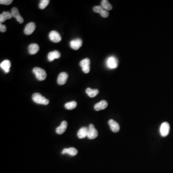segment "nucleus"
I'll list each match as a JSON object with an SVG mask.
<instances>
[{
	"instance_id": "obj_15",
	"label": "nucleus",
	"mask_w": 173,
	"mask_h": 173,
	"mask_svg": "<svg viewBox=\"0 0 173 173\" xmlns=\"http://www.w3.org/2000/svg\"><path fill=\"white\" fill-rule=\"evenodd\" d=\"M67 127V123L65 121H63L61 123L60 125L56 128V132L59 135L63 134Z\"/></svg>"
},
{
	"instance_id": "obj_26",
	"label": "nucleus",
	"mask_w": 173,
	"mask_h": 173,
	"mask_svg": "<svg viewBox=\"0 0 173 173\" xmlns=\"http://www.w3.org/2000/svg\"><path fill=\"white\" fill-rule=\"evenodd\" d=\"M13 2V0H1L0 1V3L1 5H10Z\"/></svg>"
},
{
	"instance_id": "obj_10",
	"label": "nucleus",
	"mask_w": 173,
	"mask_h": 173,
	"mask_svg": "<svg viewBox=\"0 0 173 173\" xmlns=\"http://www.w3.org/2000/svg\"><path fill=\"white\" fill-rule=\"evenodd\" d=\"M82 40L81 39H76L71 40L70 42V45L72 49L77 50L82 46Z\"/></svg>"
},
{
	"instance_id": "obj_4",
	"label": "nucleus",
	"mask_w": 173,
	"mask_h": 173,
	"mask_svg": "<svg viewBox=\"0 0 173 173\" xmlns=\"http://www.w3.org/2000/svg\"><path fill=\"white\" fill-rule=\"evenodd\" d=\"M170 125L168 123L165 122L162 123L160 128V132L161 136L165 137L169 134L170 131Z\"/></svg>"
},
{
	"instance_id": "obj_24",
	"label": "nucleus",
	"mask_w": 173,
	"mask_h": 173,
	"mask_svg": "<svg viewBox=\"0 0 173 173\" xmlns=\"http://www.w3.org/2000/svg\"><path fill=\"white\" fill-rule=\"evenodd\" d=\"M49 0H42L39 4V8L40 9H44L49 4Z\"/></svg>"
},
{
	"instance_id": "obj_17",
	"label": "nucleus",
	"mask_w": 173,
	"mask_h": 173,
	"mask_svg": "<svg viewBox=\"0 0 173 173\" xmlns=\"http://www.w3.org/2000/svg\"><path fill=\"white\" fill-rule=\"evenodd\" d=\"M60 57V53L57 51L51 52L48 54V59L50 62H52L54 59H59Z\"/></svg>"
},
{
	"instance_id": "obj_16",
	"label": "nucleus",
	"mask_w": 173,
	"mask_h": 173,
	"mask_svg": "<svg viewBox=\"0 0 173 173\" xmlns=\"http://www.w3.org/2000/svg\"><path fill=\"white\" fill-rule=\"evenodd\" d=\"M11 66V62L8 60H5L1 63L0 67L5 72V73H8L10 72Z\"/></svg>"
},
{
	"instance_id": "obj_8",
	"label": "nucleus",
	"mask_w": 173,
	"mask_h": 173,
	"mask_svg": "<svg viewBox=\"0 0 173 173\" xmlns=\"http://www.w3.org/2000/svg\"><path fill=\"white\" fill-rule=\"evenodd\" d=\"M36 29V24L34 22H30L25 26L24 33L26 35H30L34 32Z\"/></svg>"
},
{
	"instance_id": "obj_6",
	"label": "nucleus",
	"mask_w": 173,
	"mask_h": 173,
	"mask_svg": "<svg viewBox=\"0 0 173 173\" xmlns=\"http://www.w3.org/2000/svg\"><path fill=\"white\" fill-rule=\"evenodd\" d=\"M98 136V132L95 128L94 125L92 124H90L88 127V133L87 137L90 139H96Z\"/></svg>"
},
{
	"instance_id": "obj_3",
	"label": "nucleus",
	"mask_w": 173,
	"mask_h": 173,
	"mask_svg": "<svg viewBox=\"0 0 173 173\" xmlns=\"http://www.w3.org/2000/svg\"><path fill=\"white\" fill-rule=\"evenodd\" d=\"M118 59L114 56L108 57L106 61V65L107 67L110 69H115L118 67Z\"/></svg>"
},
{
	"instance_id": "obj_7",
	"label": "nucleus",
	"mask_w": 173,
	"mask_h": 173,
	"mask_svg": "<svg viewBox=\"0 0 173 173\" xmlns=\"http://www.w3.org/2000/svg\"><path fill=\"white\" fill-rule=\"evenodd\" d=\"M49 37L50 40L54 43H58L59 42H60L62 40L60 34H59L57 31L55 30L51 31L50 33Z\"/></svg>"
},
{
	"instance_id": "obj_9",
	"label": "nucleus",
	"mask_w": 173,
	"mask_h": 173,
	"mask_svg": "<svg viewBox=\"0 0 173 173\" xmlns=\"http://www.w3.org/2000/svg\"><path fill=\"white\" fill-rule=\"evenodd\" d=\"M11 14L13 17H15L17 19V22L20 24L23 23L24 19L20 16L17 7H14L11 10Z\"/></svg>"
},
{
	"instance_id": "obj_14",
	"label": "nucleus",
	"mask_w": 173,
	"mask_h": 173,
	"mask_svg": "<svg viewBox=\"0 0 173 173\" xmlns=\"http://www.w3.org/2000/svg\"><path fill=\"white\" fill-rule=\"evenodd\" d=\"M108 106V102L105 100H101L99 102H98L94 105L95 110L97 111H99L100 110H104Z\"/></svg>"
},
{
	"instance_id": "obj_5",
	"label": "nucleus",
	"mask_w": 173,
	"mask_h": 173,
	"mask_svg": "<svg viewBox=\"0 0 173 173\" xmlns=\"http://www.w3.org/2000/svg\"><path fill=\"white\" fill-rule=\"evenodd\" d=\"M90 61L88 58H85L82 60L79 63L80 66L82 67V71L85 74H88L90 72Z\"/></svg>"
},
{
	"instance_id": "obj_1",
	"label": "nucleus",
	"mask_w": 173,
	"mask_h": 173,
	"mask_svg": "<svg viewBox=\"0 0 173 173\" xmlns=\"http://www.w3.org/2000/svg\"><path fill=\"white\" fill-rule=\"evenodd\" d=\"M32 100L36 104L42 105H48L49 104V100L42 96L40 93H35L32 95Z\"/></svg>"
},
{
	"instance_id": "obj_2",
	"label": "nucleus",
	"mask_w": 173,
	"mask_h": 173,
	"mask_svg": "<svg viewBox=\"0 0 173 173\" xmlns=\"http://www.w3.org/2000/svg\"><path fill=\"white\" fill-rule=\"evenodd\" d=\"M32 71L35 75L36 77L39 81H44L46 78L47 74L46 71L40 67H35L33 68Z\"/></svg>"
},
{
	"instance_id": "obj_11",
	"label": "nucleus",
	"mask_w": 173,
	"mask_h": 173,
	"mask_svg": "<svg viewBox=\"0 0 173 173\" xmlns=\"http://www.w3.org/2000/svg\"><path fill=\"white\" fill-rule=\"evenodd\" d=\"M68 75L66 72H62L59 74L57 78V83L60 85H63L65 84L68 79Z\"/></svg>"
},
{
	"instance_id": "obj_19",
	"label": "nucleus",
	"mask_w": 173,
	"mask_h": 173,
	"mask_svg": "<svg viewBox=\"0 0 173 173\" xmlns=\"http://www.w3.org/2000/svg\"><path fill=\"white\" fill-rule=\"evenodd\" d=\"M12 17V15L11 14V13L5 11L2 14L0 15V22H1V23H2L5 21L6 20L11 19Z\"/></svg>"
},
{
	"instance_id": "obj_22",
	"label": "nucleus",
	"mask_w": 173,
	"mask_h": 173,
	"mask_svg": "<svg viewBox=\"0 0 173 173\" xmlns=\"http://www.w3.org/2000/svg\"><path fill=\"white\" fill-rule=\"evenodd\" d=\"M101 6H102L104 9L107 11L111 10L113 8L112 5L107 0H102L101 2Z\"/></svg>"
},
{
	"instance_id": "obj_21",
	"label": "nucleus",
	"mask_w": 173,
	"mask_h": 173,
	"mask_svg": "<svg viewBox=\"0 0 173 173\" xmlns=\"http://www.w3.org/2000/svg\"><path fill=\"white\" fill-rule=\"evenodd\" d=\"M86 92L90 97L94 98L99 93V90L97 89H92V88H88L86 90Z\"/></svg>"
},
{
	"instance_id": "obj_13",
	"label": "nucleus",
	"mask_w": 173,
	"mask_h": 173,
	"mask_svg": "<svg viewBox=\"0 0 173 173\" xmlns=\"http://www.w3.org/2000/svg\"><path fill=\"white\" fill-rule=\"evenodd\" d=\"M88 133V127H82L80 128L77 132V137L80 139H84L86 137H87Z\"/></svg>"
},
{
	"instance_id": "obj_23",
	"label": "nucleus",
	"mask_w": 173,
	"mask_h": 173,
	"mask_svg": "<svg viewBox=\"0 0 173 173\" xmlns=\"http://www.w3.org/2000/svg\"><path fill=\"white\" fill-rule=\"evenodd\" d=\"M77 106V103L75 101L67 102L65 104V107L67 110H73Z\"/></svg>"
},
{
	"instance_id": "obj_27",
	"label": "nucleus",
	"mask_w": 173,
	"mask_h": 173,
	"mask_svg": "<svg viewBox=\"0 0 173 173\" xmlns=\"http://www.w3.org/2000/svg\"><path fill=\"white\" fill-rule=\"evenodd\" d=\"M6 30H7L6 26L2 23L0 24V31L1 32H6Z\"/></svg>"
},
{
	"instance_id": "obj_12",
	"label": "nucleus",
	"mask_w": 173,
	"mask_h": 173,
	"mask_svg": "<svg viewBox=\"0 0 173 173\" xmlns=\"http://www.w3.org/2000/svg\"><path fill=\"white\" fill-rule=\"evenodd\" d=\"M109 125H110V128L112 131L114 133H117L120 130V126L118 123L114 120L113 119H110L108 122Z\"/></svg>"
},
{
	"instance_id": "obj_20",
	"label": "nucleus",
	"mask_w": 173,
	"mask_h": 173,
	"mask_svg": "<svg viewBox=\"0 0 173 173\" xmlns=\"http://www.w3.org/2000/svg\"><path fill=\"white\" fill-rule=\"evenodd\" d=\"M28 52L31 55L35 54L36 53L39 52L40 48H39V45H38L36 43H32L30 44V46H28Z\"/></svg>"
},
{
	"instance_id": "obj_25",
	"label": "nucleus",
	"mask_w": 173,
	"mask_h": 173,
	"mask_svg": "<svg viewBox=\"0 0 173 173\" xmlns=\"http://www.w3.org/2000/svg\"><path fill=\"white\" fill-rule=\"evenodd\" d=\"M93 10L95 12L100 14L104 9L102 8V6L100 5V6H95L93 8Z\"/></svg>"
},
{
	"instance_id": "obj_18",
	"label": "nucleus",
	"mask_w": 173,
	"mask_h": 173,
	"mask_svg": "<svg viewBox=\"0 0 173 173\" xmlns=\"http://www.w3.org/2000/svg\"><path fill=\"white\" fill-rule=\"evenodd\" d=\"M78 151L75 148L71 147L69 148H65L63 150L62 152V155H65V154H67L69 155L70 156H76V155H77Z\"/></svg>"
}]
</instances>
